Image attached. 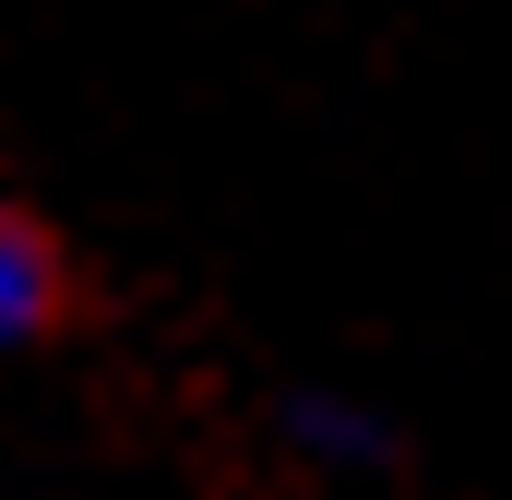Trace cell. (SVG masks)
<instances>
[{
	"mask_svg": "<svg viewBox=\"0 0 512 500\" xmlns=\"http://www.w3.org/2000/svg\"><path fill=\"white\" fill-rule=\"evenodd\" d=\"M48 298H60V274H48V250H36V227L24 215H0V358L48 322Z\"/></svg>",
	"mask_w": 512,
	"mask_h": 500,
	"instance_id": "1",
	"label": "cell"
}]
</instances>
